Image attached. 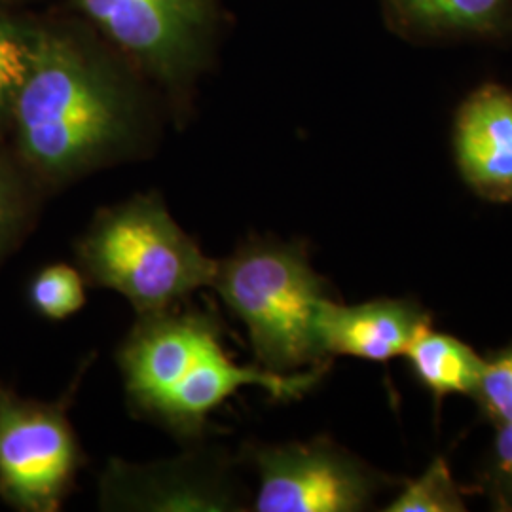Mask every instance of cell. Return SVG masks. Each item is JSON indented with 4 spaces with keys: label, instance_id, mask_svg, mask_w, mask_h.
<instances>
[{
    "label": "cell",
    "instance_id": "1",
    "mask_svg": "<svg viewBox=\"0 0 512 512\" xmlns=\"http://www.w3.org/2000/svg\"><path fill=\"white\" fill-rule=\"evenodd\" d=\"M118 365L131 408L183 439L202 437L209 416L243 387H260L277 401L300 399L327 368L281 374L238 365L222 346L211 313L173 308L139 315L118 351Z\"/></svg>",
    "mask_w": 512,
    "mask_h": 512
},
{
    "label": "cell",
    "instance_id": "2",
    "mask_svg": "<svg viewBox=\"0 0 512 512\" xmlns=\"http://www.w3.org/2000/svg\"><path fill=\"white\" fill-rule=\"evenodd\" d=\"M10 114L23 162L69 181L126 145L133 107L122 82L69 38L38 33Z\"/></svg>",
    "mask_w": 512,
    "mask_h": 512
},
{
    "label": "cell",
    "instance_id": "3",
    "mask_svg": "<svg viewBox=\"0 0 512 512\" xmlns=\"http://www.w3.org/2000/svg\"><path fill=\"white\" fill-rule=\"evenodd\" d=\"M76 253L93 285L122 294L139 315L169 310L188 294L211 287L219 264L154 194L103 209Z\"/></svg>",
    "mask_w": 512,
    "mask_h": 512
},
{
    "label": "cell",
    "instance_id": "4",
    "mask_svg": "<svg viewBox=\"0 0 512 512\" xmlns=\"http://www.w3.org/2000/svg\"><path fill=\"white\" fill-rule=\"evenodd\" d=\"M211 287L245 325L262 368L291 374L325 357L317 313L329 294L298 245L253 239L219 260Z\"/></svg>",
    "mask_w": 512,
    "mask_h": 512
},
{
    "label": "cell",
    "instance_id": "5",
    "mask_svg": "<svg viewBox=\"0 0 512 512\" xmlns=\"http://www.w3.org/2000/svg\"><path fill=\"white\" fill-rule=\"evenodd\" d=\"M59 403L23 399L0 384V497L21 512H55L73 490L82 450Z\"/></svg>",
    "mask_w": 512,
    "mask_h": 512
},
{
    "label": "cell",
    "instance_id": "6",
    "mask_svg": "<svg viewBox=\"0 0 512 512\" xmlns=\"http://www.w3.org/2000/svg\"><path fill=\"white\" fill-rule=\"evenodd\" d=\"M126 54L177 86L205 61L215 31V0H73Z\"/></svg>",
    "mask_w": 512,
    "mask_h": 512
},
{
    "label": "cell",
    "instance_id": "7",
    "mask_svg": "<svg viewBox=\"0 0 512 512\" xmlns=\"http://www.w3.org/2000/svg\"><path fill=\"white\" fill-rule=\"evenodd\" d=\"M253 461L258 512H357L378 492L376 476L330 442L262 446Z\"/></svg>",
    "mask_w": 512,
    "mask_h": 512
},
{
    "label": "cell",
    "instance_id": "8",
    "mask_svg": "<svg viewBox=\"0 0 512 512\" xmlns=\"http://www.w3.org/2000/svg\"><path fill=\"white\" fill-rule=\"evenodd\" d=\"M190 459V458H188ZM103 503L112 509L147 511H234L232 482L200 459L135 467L112 461L103 476Z\"/></svg>",
    "mask_w": 512,
    "mask_h": 512
},
{
    "label": "cell",
    "instance_id": "9",
    "mask_svg": "<svg viewBox=\"0 0 512 512\" xmlns=\"http://www.w3.org/2000/svg\"><path fill=\"white\" fill-rule=\"evenodd\" d=\"M454 147L459 171L478 196L512 202V90L484 84L458 112Z\"/></svg>",
    "mask_w": 512,
    "mask_h": 512
},
{
    "label": "cell",
    "instance_id": "10",
    "mask_svg": "<svg viewBox=\"0 0 512 512\" xmlns=\"http://www.w3.org/2000/svg\"><path fill=\"white\" fill-rule=\"evenodd\" d=\"M429 317L408 300L380 298L344 306L327 298L317 313V336L325 355L391 361L406 353Z\"/></svg>",
    "mask_w": 512,
    "mask_h": 512
},
{
    "label": "cell",
    "instance_id": "11",
    "mask_svg": "<svg viewBox=\"0 0 512 512\" xmlns=\"http://www.w3.org/2000/svg\"><path fill=\"white\" fill-rule=\"evenodd\" d=\"M404 357H408L414 374L435 397L444 395H478L486 359L456 336L421 327Z\"/></svg>",
    "mask_w": 512,
    "mask_h": 512
},
{
    "label": "cell",
    "instance_id": "12",
    "mask_svg": "<svg viewBox=\"0 0 512 512\" xmlns=\"http://www.w3.org/2000/svg\"><path fill=\"white\" fill-rule=\"evenodd\" d=\"M395 16L423 33H484L503 18L509 0H389Z\"/></svg>",
    "mask_w": 512,
    "mask_h": 512
},
{
    "label": "cell",
    "instance_id": "13",
    "mask_svg": "<svg viewBox=\"0 0 512 512\" xmlns=\"http://www.w3.org/2000/svg\"><path fill=\"white\" fill-rule=\"evenodd\" d=\"M387 512H465L467 503L461 495L450 467L437 458L416 480L408 482Z\"/></svg>",
    "mask_w": 512,
    "mask_h": 512
},
{
    "label": "cell",
    "instance_id": "14",
    "mask_svg": "<svg viewBox=\"0 0 512 512\" xmlns=\"http://www.w3.org/2000/svg\"><path fill=\"white\" fill-rule=\"evenodd\" d=\"M29 300L42 317L52 321L67 319L86 304L82 275L67 264H52L31 281Z\"/></svg>",
    "mask_w": 512,
    "mask_h": 512
},
{
    "label": "cell",
    "instance_id": "15",
    "mask_svg": "<svg viewBox=\"0 0 512 512\" xmlns=\"http://www.w3.org/2000/svg\"><path fill=\"white\" fill-rule=\"evenodd\" d=\"M31 215L29 198L16 171L0 158V260L16 247Z\"/></svg>",
    "mask_w": 512,
    "mask_h": 512
},
{
    "label": "cell",
    "instance_id": "16",
    "mask_svg": "<svg viewBox=\"0 0 512 512\" xmlns=\"http://www.w3.org/2000/svg\"><path fill=\"white\" fill-rule=\"evenodd\" d=\"M476 401L495 425L512 423V344L486 359Z\"/></svg>",
    "mask_w": 512,
    "mask_h": 512
},
{
    "label": "cell",
    "instance_id": "17",
    "mask_svg": "<svg viewBox=\"0 0 512 512\" xmlns=\"http://www.w3.org/2000/svg\"><path fill=\"white\" fill-rule=\"evenodd\" d=\"M33 50V35L0 21V116L10 112L14 95L27 73Z\"/></svg>",
    "mask_w": 512,
    "mask_h": 512
},
{
    "label": "cell",
    "instance_id": "18",
    "mask_svg": "<svg viewBox=\"0 0 512 512\" xmlns=\"http://www.w3.org/2000/svg\"><path fill=\"white\" fill-rule=\"evenodd\" d=\"M486 480L495 507L512 511V423L497 425Z\"/></svg>",
    "mask_w": 512,
    "mask_h": 512
}]
</instances>
